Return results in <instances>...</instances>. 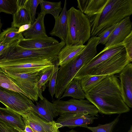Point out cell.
<instances>
[{
    "instance_id": "obj_25",
    "label": "cell",
    "mask_w": 132,
    "mask_h": 132,
    "mask_svg": "<svg viewBox=\"0 0 132 132\" xmlns=\"http://www.w3.org/2000/svg\"><path fill=\"white\" fill-rule=\"evenodd\" d=\"M40 4L41 9L40 13L45 15L50 14L55 19L58 17L62 9L61 1L52 2L42 0Z\"/></svg>"
},
{
    "instance_id": "obj_1",
    "label": "cell",
    "mask_w": 132,
    "mask_h": 132,
    "mask_svg": "<svg viewBox=\"0 0 132 132\" xmlns=\"http://www.w3.org/2000/svg\"><path fill=\"white\" fill-rule=\"evenodd\" d=\"M118 76H106L85 93L86 98L100 114L107 115L126 113L129 108L124 102Z\"/></svg>"
},
{
    "instance_id": "obj_14",
    "label": "cell",
    "mask_w": 132,
    "mask_h": 132,
    "mask_svg": "<svg viewBox=\"0 0 132 132\" xmlns=\"http://www.w3.org/2000/svg\"><path fill=\"white\" fill-rule=\"evenodd\" d=\"M120 86L123 101L132 108V64H128L119 73Z\"/></svg>"
},
{
    "instance_id": "obj_29",
    "label": "cell",
    "mask_w": 132,
    "mask_h": 132,
    "mask_svg": "<svg viewBox=\"0 0 132 132\" xmlns=\"http://www.w3.org/2000/svg\"><path fill=\"white\" fill-rule=\"evenodd\" d=\"M120 114H119L112 121L104 124H98L95 127L87 126L85 128L92 132H113L114 129L119 120Z\"/></svg>"
},
{
    "instance_id": "obj_33",
    "label": "cell",
    "mask_w": 132,
    "mask_h": 132,
    "mask_svg": "<svg viewBox=\"0 0 132 132\" xmlns=\"http://www.w3.org/2000/svg\"><path fill=\"white\" fill-rule=\"evenodd\" d=\"M42 0H28L26 5V8L29 13L31 18L32 23L35 21L37 9L38 5Z\"/></svg>"
},
{
    "instance_id": "obj_21",
    "label": "cell",
    "mask_w": 132,
    "mask_h": 132,
    "mask_svg": "<svg viewBox=\"0 0 132 132\" xmlns=\"http://www.w3.org/2000/svg\"><path fill=\"white\" fill-rule=\"evenodd\" d=\"M59 43L57 40L53 38L48 36L45 38L31 39L24 38L19 41L18 44L26 48L37 49L47 47Z\"/></svg>"
},
{
    "instance_id": "obj_15",
    "label": "cell",
    "mask_w": 132,
    "mask_h": 132,
    "mask_svg": "<svg viewBox=\"0 0 132 132\" xmlns=\"http://www.w3.org/2000/svg\"><path fill=\"white\" fill-rule=\"evenodd\" d=\"M132 31V23L130 16L127 17L119 23L107 42L105 48L122 42Z\"/></svg>"
},
{
    "instance_id": "obj_4",
    "label": "cell",
    "mask_w": 132,
    "mask_h": 132,
    "mask_svg": "<svg viewBox=\"0 0 132 132\" xmlns=\"http://www.w3.org/2000/svg\"><path fill=\"white\" fill-rule=\"evenodd\" d=\"M93 58L88 51L83 50L69 63L60 66L57 74L55 94L59 99L62 95L66 87L79 71Z\"/></svg>"
},
{
    "instance_id": "obj_17",
    "label": "cell",
    "mask_w": 132,
    "mask_h": 132,
    "mask_svg": "<svg viewBox=\"0 0 132 132\" xmlns=\"http://www.w3.org/2000/svg\"><path fill=\"white\" fill-rule=\"evenodd\" d=\"M67 2L65 0L61 14L55 19L53 29L50 32L51 36L59 38L61 41L65 42L68 30V19L67 10Z\"/></svg>"
},
{
    "instance_id": "obj_20",
    "label": "cell",
    "mask_w": 132,
    "mask_h": 132,
    "mask_svg": "<svg viewBox=\"0 0 132 132\" xmlns=\"http://www.w3.org/2000/svg\"><path fill=\"white\" fill-rule=\"evenodd\" d=\"M0 122L9 125L18 130H24L25 127L22 116L6 107H0Z\"/></svg>"
},
{
    "instance_id": "obj_13",
    "label": "cell",
    "mask_w": 132,
    "mask_h": 132,
    "mask_svg": "<svg viewBox=\"0 0 132 132\" xmlns=\"http://www.w3.org/2000/svg\"><path fill=\"white\" fill-rule=\"evenodd\" d=\"M26 126L31 127L36 132H60L54 121H47L38 116L32 111L21 115Z\"/></svg>"
},
{
    "instance_id": "obj_39",
    "label": "cell",
    "mask_w": 132,
    "mask_h": 132,
    "mask_svg": "<svg viewBox=\"0 0 132 132\" xmlns=\"http://www.w3.org/2000/svg\"><path fill=\"white\" fill-rule=\"evenodd\" d=\"M9 44H4L0 42V54L1 52Z\"/></svg>"
},
{
    "instance_id": "obj_37",
    "label": "cell",
    "mask_w": 132,
    "mask_h": 132,
    "mask_svg": "<svg viewBox=\"0 0 132 132\" xmlns=\"http://www.w3.org/2000/svg\"><path fill=\"white\" fill-rule=\"evenodd\" d=\"M28 0H17V10L18 11L26 6Z\"/></svg>"
},
{
    "instance_id": "obj_12",
    "label": "cell",
    "mask_w": 132,
    "mask_h": 132,
    "mask_svg": "<svg viewBox=\"0 0 132 132\" xmlns=\"http://www.w3.org/2000/svg\"><path fill=\"white\" fill-rule=\"evenodd\" d=\"M59 115L55 122L59 128L64 127L71 128L77 127L85 128L98 119L93 115L75 113H66Z\"/></svg>"
},
{
    "instance_id": "obj_43",
    "label": "cell",
    "mask_w": 132,
    "mask_h": 132,
    "mask_svg": "<svg viewBox=\"0 0 132 132\" xmlns=\"http://www.w3.org/2000/svg\"><path fill=\"white\" fill-rule=\"evenodd\" d=\"M2 26V24L1 22V19H0V34H1L0 32H1V28Z\"/></svg>"
},
{
    "instance_id": "obj_11",
    "label": "cell",
    "mask_w": 132,
    "mask_h": 132,
    "mask_svg": "<svg viewBox=\"0 0 132 132\" xmlns=\"http://www.w3.org/2000/svg\"><path fill=\"white\" fill-rule=\"evenodd\" d=\"M125 50L122 42L104 48L103 50L79 71L74 78L80 80L82 76L87 71Z\"/></svg>"
},
{
    "instance_id": "obj_41",
    "label": "cell",
    "mask_w": 132,
    "mask_h": 132,
    "mask_svg": "<svg viewBox=\"0 0 132 132\" xmlns=\"http://www.w3.org/2000/svg\"><path fill=\"white\" fill-rule=\"evenodd\" d=\"M66 132H86L85 131H78L75 130L74 129H72L69 131H66Z\"/></svg>"
},
{
    "instance_id": "obj_8",
    "label": "cell",
    "mask_w": 132,
    "mask_h": 132,
    "mask_svg": "<svg viewBox=\"0 0 132 132\" xmlns=\"http://www.w3.org/2000/svg\"><path fill=\"white\" fill-rule=\"evenodd\" d=\"M53 63L48 59H23L0 62V68L16 73L39 72L52 67Z\"/></svg>"
},
{
    "instance_id": "obj_30",
    "label": "cell",
    "mask_w": 132,
    "mask_h": 132,
    "mask_svg": "<svg viewBox=\"0 0 132 132\" xmlns=\"http://www.w3.org/2000/svg\"><path fill=\"white\" fill-rule=\"evenodd\" d=\"M53 70V66L46 68L39 72L37 85L39 88L43 92L45 90L46 84L51 79Z\"/></svg>"
},
{
    "instance_id": "obj_36",
    "label": "cell",
    "mask_w": 132,
    "mask_h": 132,
    "mask_svg": "<svg viewBox=\"0 0 132 132\" xmlns=\"http://www.w3.org/2000/svg\"><path fill=\"white\" fill-rule=\"evenodd\" d=\"M0 132H19V130L11 126L0 122Z\"/></svg>"
},
{
    "instance_id": "obj_35",
    "label": "cell",
    "mask_w": 132,
    "mask_h": 132,
    "mask_svg": "<svg viewBox=\"0 0 132 132\" xmlns=\"http://www.w3.org/2000/svg\"><path fill=\"white\" fill-rule=\"evenodd\" d=\"M122 42L128 58L132 61V31L124 39Z\"/></svg>"
},
{
    "instance_id": "obj_9",
    "label": "cell",
    "mask_w": 132,
    "mask_h": 132,
    "mask_svg": "<svg viewBox=\"0 0 132 132\" xmlns=\"http://www.w3.org/2000/svg\"><path fill=\"white\" fill-rule=\"evenodd\" d=\"M0 102L21 116L32 109V101L23 94L0 86Z\"/></svg>"
},
{
    "instance_id": "obj_40",
    "label": "cell",
    "mask_w": 132,
    "mask_h": 132,
    "mask_svg": "<svg viewBox=\"0 0 132 132\" xmlns=\"http://www.w3.org/2000/svg\"><path fill=\"white\" fill-rule=\"evenodd\" d=\"M25 132H36L31 127L28 126H26L24 130Z\"/></svg>"
},
{
    "instance_id": "obj_26",
    "label": "cell",
    "mask_w": 132,
    "mask_h": 132,
    "mask_svg": "<svg viewBox=\"0 0 132 132\" xmlns=\"http://www.w3.org/2000/svg\"><path fill=\"white\" fill-rule=\"evenodd\" d=\"M25 7L16 11L13 15L12 27L19 28L22 25L32 23L31 17Z\"/></svg>"
},
{
    "instance_id": "obj_32",
    "label": "cell",
    "mask_w": 132,
    "mask_h": 132,
    "mask_svg": "<svg viewBox=\"0 0 132 132\" xmlns=\"http://www.w3.org/2000/svg\"><path fill=\"white\" fill-rule=\"evenodd\" d=\"M53 63L54 64L53 71L48 84V91L52 98H53L55 94L57 75L59 68L57 60Z\"/></svg>"
},
{
    "instance_id": "obj_23",
    "label": "cell",
    "mask_w": 132,
    "mask_h": 132,
    "mask_svg": "<svg viewBox=\"0 0 132 132\" xmlns=\"http://www.w3.org/2000/svg\"><path fill=\"white\" fill-rule=\"evenodd\" d=\"M68 96L78 100H83L86 98L85 93L81 87L80 80L73 78L68 85L59 100Z\"/></svg>"
},
{
    "instance_id": "obj_7",
    "label": "cell",
    "mask_w": 132,
    "mask_h": 132,
    "mask_svg": "<svg viewBox=\"0 0 132 132\" xmlns=\"http://www.w3.org/2000/svg\"><path fill=\"white\" fill-rule=\"evenodd\" d=\"M130 63L131 62L125 50L87 71L80 80L87 76H108L119 73Z\"/></svg>"
},
{
    "instance_id": "obj_3",
    "label": "cell",
    "mask_w": 132,
    "mask_h": 132,
    "mask_svg": "<svg viewBox=\"0 0 132 132\" xmlns=\"http://www.w3.org/2000/svg\"><path fill=\"white\" fill-rule=\"evenodd\" d=\"M68 30L66 45L84 44L91 37L89 18L79 10L72 7L67 11Z\"/></svg>"
},
{
    "instance_id": "obj_28",
    "label": "cell",
    "mask_w": 132,
    "mask_h": 132,
    "mask_svg": "<svg viewBox=\"0 0 132 132\" xmlns=\"http://www.w3.org/2000/svg\"><path fill=\"white\" fill-rule=\"evenodd\" d=\"M105 76H87L82 78L80 83L82 89L85 93L95 86L105 78Z\"/></svg>"
},
{
    "instance_id": "obj_2",
    "label": "cell",
    "mask_w": 132,
    "mask_h": 132,
    "mask_svg": "<svg viewBox=\"0 0 132 132\" xmlns=\"http://www.w3.org/2000/svg\"><path fill=\"white\" fill-rule=\"evenodd\" d=\"M132 14V0H109L101 12L90 17L91 37L119 22Z\"/></svg>"
},
{
    "instance_id": "obj_31",
    "label": "cell",
    "mask_w": 132,
    "mask_h": 132,
    "mask_svg": "<svg viewBox=\"0 0 132 132\" xmlns=\"http://www.w3.org/2000/svg\"><path fill=\"white\" fill-rule=\"evenodd\" d=\"M17 0H0V13L13 15L17 10Z\"/></svg>"
},
{
    "instance_id": "obj_10",
    "label": "cell",
    "mask_w": 132,
    "mask_h": 132,
    "mask_svg": "<svg viewBox=\"0 0 132 132\" xmlns=\"http://www.w3.org/2000/svg\"><path fill=\"white\" fill-rule=\"evenodd\" d=\"M52 102L55 107L57 116L64 113H71L99 116L97 108L87 100L72 98L64 101L57 99Z\"/></svg>"
},
{
    "instance_id": "obj_22",
    "label": "cell",
    "mask_w": 132,
    "mask_h": 132,
    "mask_svg": "<svg viewBox=\"0 0 132 132\" xmlns=\"http://www.w3.org/2000/svg\"><path fill=\"white\" fill-rule=\"evenodd\" d=\"M45 15L40 13H38L37 18L30 27L22 32V35L25 38H45L48 37L46 33L44 23Z\"/></svg>"
},
{
    "instance_id": "obj_42",
    "label": "cell",
    "mask_w": 132,
    "mask_h": 132,
    "mask_svg": "<svg viewBox=\"0 0 132 132\" xmlns=\"http://www.w3.org/2000/svg\"><path fill=\"white\" fill-rule=\"evenodd\" d=\"M127 132H132V126L131 125L130 128Z\"/></svg>"
},
{
    "instance_id": "obj_5",
    "label": "cell",
    "mask_w": 132,
    "mask_h": 132,
    "mask_svg": "<svg viewBox=\"0 0 132 132\" xmlns=\"http://www.w3.org/2000/svg\"><path fill=\"white\" fill-rule=\"evenodd\" d=\"M65 45V42L61 41L57 44L47 47L29 49L22 47L16 43L11 51L9 57L11 60L23 59H48L53 63L57 60L59 52Z\"/></svg>"
},
{
    "instance_id": "obj_24",
    "label": "cell",
    "mask_w": 132,
    "mask_h": 132,
    "mask_svg": "<svg viewBox=\"0 0 132 132\" xmlns=\"http://www.w3.org/2000/svg\"><path fill=\"white\" fill-rule=\"evenodd\" d=\"M18 31V29L17 28L12 27L3 30L0 34V42L9 44L24 38L22 32L19 33Z\"/></svg>"
},
{
    "instance_id": "obj_6",
    "label": "cell",
    "mask_w": 132,
    "mask_h": 132,
    "mask_svg": "<svg viewBox=\"0 0 132 132\" xmlns=\"http://www.w3.org/2000/svg\"><path fill=\"white\" fill-rule=\"evenodd\" d=\"M1 69L18 87L29 96L32 101L37 102L38 98L40 100L44 98L43 91L39 88L37 85L40 71L16 73Z\"/></svg>"
},
{
    "instance_id": "obj_16",
    "label": "cell",
    "mask_w": 132,
    "mask_h": 132,
    "mask_svg": "<svg viewBox=\"0 0 132 132\" xmlns=\"http://www.w3.org/2000/svg\"><path fill=\"white\" fill-rule=\"evenodd\" d=\"M38 116L49 122L53 121L54 118L57 116L54 104L45 98L36 102L33 104L31 110Z\"/></svg>"
},
{
    "instance_id": "obj_18",
    "label": "cell",
    "mask_w": 132,
    "mask_h": 132,
    "mask_svg": "<svg viewBox=\"0 0 132 132\" xmlns=\"http://www.w3.org/2000/svg\"><path fill=\"white\" fill-rule=\"evenodd\" d=\"M109 0H77V7L89 18L101 13Z\"/></svg>"
},
{
    "instance_id": "obj_38",
    "label": "cell",
    "mask_w": 132,
    "mask_h": 132,
    "mask_svg": "<svg viewBox=\"0 0 132 132\" xmlns=\"http://www.w3.org/2000/svg\"><path fill=\"white\" fill-rule=\"evenodd\" d=\"M32 23H30L26 24L21 26L18 28V32H23L28 29L31 27Z\"/></svg>"
},
{
    "instance_id": "obj_19",
    "label": "cell",
    "mask_w": 132,
    "mask_h": 132,
    "mask_svg": "<svg viewBox=\"0 0 132 132\" xmlns=\"http://www.w3.org/2000/svg\"><path fill=\"white\" fill-rule=\"evenodd\" d=\"M85 46L81 43L74 45H65L58 55L59 66H62L70 62L79 54Z\"/></svg>"
},
{
    "instance_id": "obj_34",
    "label": "cell",
    "mask_w": 132,
    "mask_h": 132,
    "mask_svg": "<svg viewBox=\"0 0 132 132\" xmlns=\"http://www.w3.org/2000/svg\"><path fill=\"white\" fill-rule=\"evenodd\" d=\"M119 23H116L105 29L98 36L100 40L98 45L101 44L105 45L112 32L118 26Z\"/></svg>"
},
{
    "instance_id": "obj_27",
    "label": "cell",
    "mask_w": 132,
    "mask_h": 132,
    "mask_svg": "<svg viewBox=\"0 0 132 132\" xmlns=\"http://www.w3.org/2000/svg\"><path fill=\"white\" fill-rule=\"evenodd\" d=\"M0 86L9 90L21 93L29 96L18 87L0 68Z\"/></svg>"
},
{
    "instance_id": "obj_44",
    "label": "cell",
    "mask_w": 132,
    "mask_h": 132,
    "mask_svg": "<svg viewBox=\"0 0 132 132\" xmlns=\"http://www.w3.org/2000/svg\"><path fill=\"white\" fill-rule=\"evenodd\" d=\"M19 132H25L24 130H22L21 129L18 130Z\"/></svg>"
}]
</instances>
